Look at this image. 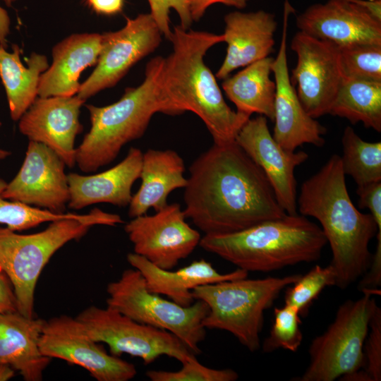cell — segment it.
Here are the masks:
<instances>
[{
    "mask_svg": "<svg viewBox=\"0 0 381 381\" xmlns=\"http://www.w3.org/2000/svg\"><path fill=\"white\" fill-rule=\"evenodd\" d=\"M186 218L205 234L240 231L286 213L262 170L236 141L213 145L189 167Z\"/></svg>",
    "mask_w": 381,
    "mask_h": 381,
    "instance_id": "obj_1",
    "label": "cell"
},
{
    "mask_svg": "<svg viewBox=\"0 0 381 381\" xmlns=\"http://www.w3.org/2000/svg\"><path fill=\"white\" fill-rule=\"evenodd\" d=\"M296 203L300 214L320 222L332 250L335 286L346 289L368 270L369 243L381 229L370 213L361 212L353 204L340 156L332 155L302 183Z\"/></svg>",
    "mask_w": 381,
    "mask_h": 381,
    "instance_id": "obj_2",
    "label": "cell"
},
{
    "mask_svg": "<svg viewBox=\"0 0 381 381\" xmlns=\"http://www.w3.org/2000/svg\"><path fill=\"white\" fill-rule=\"evenodd\" d=\"M224 40L223 34L175 26L170 40L173 51L164 59L159 79L163 95L178 114L186 111L195 114L217 144L235 141L250 118L227 105L215 76L204 61L207 52Z\"/></svg>",
    "mask_w": 381,
    "mask_h": 381,
    "instance_id": "obj_3",
    "label": "cell"
},
{
    "mask_svg": "<svg viewBox=\"0 0 381 381\" xmlns=\"http://www.w3.org/2000/svg\"><path fill=\"white\" fill-rule=\"evenodd\" d=\"M327 243L320 226L286 214L240 231L205 234L199 246L248 272H268L317 261Z\"/></svg>",
    "mask_w": 381,
    "mask_h": 381,
    "instance_id": "obj_4",
    "label": "cell"
},
{
    "mask_svg": "<svg viewBox=\"0 0 381 381\" xmlns=\"http://www.w3.org/2000/svg\"><path fill=\"white\" fill-rule=\"evenodd\" d=\"M164 59L160 56L151 59L143 83L127 87L117 102L104 107L85 106L91 127L75 154V163L82 171L94 172L113 162L126 143L144 135L155 114L179 115L160 88Z\"/></svg>",
    "mask_w": 381,
    "mask_h": 381,
    "instance_id": "obj_5",
    "label": "cell"
},
{
    "mask_svg": "<svg viewBox=\"0 0 381 381\" xmlns=\"http://www.w3.org/2000/svg\"><path fill=\"white\" fill-rule=\"evenodd\" d=\"M116 214L92 209L85 214L52 222L43 231L19 234L0 226V269L10 279L18 312L33 318L35 286L44 266L64 245L85 236L94 225L122 224Z\"/></svg>",
    "mask_w": 381,
    "mask_h": 381,
    "instance_id": "obj_6",
    "label": "cell"
},
{
    "mask_svg": "<svg viewBox=\"0 0 381 381\" xmlns=\"http://www.w3.org/2000/svg\"><path fill=\"white\" fill-rule=\"evenodd\" d=\"M301 274L263 279L246 278L200 286L192 291L195 300L209 308L202 323L206 329L225 330L251 352L260 347L264 313L281 291Z\"/></svg>",
    "mask_w": 381,
    "mask_h": 381,
    "instance_id": "obj_7",
    "label": "cell"
},
{
    "mask_svg": "<svg viewBox=\"0 0 381 381\" xmlns=\"http://www.w3.org/2000/svg\"><path fill=\"white\" fill-rule=\"evenodd\" d=\"M107 307L142 324L167 330L180 339L195 354L201 353L199 344L206 334L202 320L207 305L196 300L182 306L147 290L145 279L136 269L125 270L120 278L107 287Z\"/></svg>",
    "mask_w": 381,
    "mask_h": 381,
    "instance_id": "obj_8",
    "label": "cell"
},
{
    "mask_svg": "<svg viewBox=\"0 0 381 381\" xmlns=\"http://www.w3.org/2000/svg\"><path fill=\"white\" fill-rule=\"evenodd\" d=\"M373 295L363 293L338 308L334 321L309 346V364L293 380L334 381L364 368L363 345L375 306Z\"/></svg>",
    "mask_w": 381,
    "mask_h": 381,
    "instance_id": "obj_9",
    "label": "cell"
},
{
    "mask_svg": "<svg viewBox=\"0 0 381 381\" xmlns=\"http://www.w3.org/2000/svg\"><path fill=\"white\" fill-rule=\"evenodd\" d=\"M75 318L92 339L107 344L110 353L115 356L127 353L141 358L145 364L162 356L181 363L196 358L174 334L136 322L107 306H91Z\"/></svg>",
    "mask_w": 381,
    "mask_h": 381,
    "instance_id": "obj_10",
    "label": "cell"
},
{
    "mask_svg": "<svg viewBox=\"0 0 381 381\" xmlns=\"http://www.w3.org/2000/svg\"><path fill=\"white\" fill-rule=\"evenodd\" d=\"M162 35L150 13L127 18L121 29L102 34L96 67L80 84L77 95L86 100L116 85L131 67L159 47Z\"/></svg>",
    "mask_w": 381,
    "mask_h": 381,
    "instance_id": "obj_11",
    "label": "cell"
},
{
    "mask_svg": "<svg viewBox=\"0 0 381 381\" xmlns=\"http://www.w3.org/2000/svg\"><path fill=\"white\" fill-rule=\"evenodd\" d=\"M39 348L45 356L85 368L97 381H128L137 374L133 364L107 353L75 318L68 315L44 320Z\"/></svg>",
    "mask_w": 381,
    "mask_h": 381,
    "instance_id": "obj_12",
    "label": "cell"
},
{
    "mask_svg": "<svg viewBox=\"0 0 381 381\" xmlns=\"http://www.w3.org/2000/svg\"><path fill=\"white\" fill-rule=\"evenodd\" d=\"M291 49L297 63L290 79L303 107L313 119L329 114L343 78L339 47L298 31Z\"/></svg>",
    "mask_w": 381,
    "mask_h": 381,
    "instance_id": "obj_13",
    "label": "cell"
},
{
    "mask_svg": "<svg viewBox=\"0 0 381 381\" xmlns=\"http://www.w3.org/2000/svg\"><path fill=\"white\" fill-rule=\"evenodd\" d=\"M186 218L179 204H168L155 214L133 218L124 230L135 253L162 269L171 270L193 253L201 239Z\"/></svg>",
    "mask_w": 381,
    "mask_h": 381,
    "instance_id": "obj_14",
    "label": "cell"
},
{
    "mask_svg": "<svg viewBox=\"0 0 381 381\" xmlns=\"http://www.w3.org/2000/svg\"><path fill=\"white\" fill-rule=\"evenodd\" d=\"M63 159L47 145L30 140L23 163L2 192L5 199L64 213L69 188Z\"/></svg>",
    "mask_w": 381,
    "mask_h": 381,
    "instance_id": "obj_15",
    "label": "cell"
},
{
    "mask_svg": "<svg viewBox=\"0 0 381 381\" xmlns=\"http://www.w3.org/2000/svg\"><path fill=\"white\" fill-rule=\"evenodd\" d=\"M293 8L285 1L283 30L277 55L272 64L274 76V126L272 137L284 150L294 152L303 144L322 147L326 128L310 116L303 107L289 74L287 63L288 23Z\"/></svg>",
    "mask_w": 381,
    "mask_h": 381,
    "instance_id": "obj_16",
    "label": "cell"
},
{
    "mask_svg": "<svg viewBox=\"0 0 381 381\" xmlns=\"http://www.w3.org/2000/svg\"><path fill=\"white\" fill-rule=\"evenodd\" d=\"M235 141L262 170L285 212L298 214L294 171L308 159V155L282 147L273 138L267 119L262 115L250 118L238 132Z\"/></svg>",
    "mask_w": 381,
    "mask_h": 381,
    "instance_id": "obj_17",
    "label": "cell"
},
{
    "mask_svg": "<svg viewBox=\"0 0 381 381\" xmlns=\"http://www.w3.org/2000/svg\"><path fill=\"white\" fill-rule=\"evenodd\" d=\"M300 31L339 49L381 45V21L346 0H328L307 8L296 18Z\"/></svg>",
    "mask_w": 381,
    "mask_h": 381,
    "instance_id": "obj_18",
    "label": "cell"
},
{
    "mask_svg": "<svg viewBox=\"0 0 381 381\" xmlns=\"http://www.w3.org/2000/svg\"><path fill=\"white\" fill-rule=\"evenodd\" d=\"M85 102L76 95L37 97L19 119V131L30 140L51 148L72 168L75 164V140L83 131L80 109Z\"/></svg>",
    "mask_w": 381,
    "mask_h": 381,
    "instance_id": "obj_19",
    "label": "cell"
},
{
    "mask_svg": "<svg viewBox=\"0 0 381 381\" xmlns=\"http://www.w3.org/2000/svg\"><path fill=\"white\" fill-rule=\"evenodd\" d=\"M223 33L227 44L226 54L216 73L224 79L234 70L269 56L274 45L277 28L274 16L260 10L255 12L235 11L224 16Z\"/></svg>",
    "mask_w": 381,
    "mask_h": 381,
    "instance_id": "obj_20",
    "label": "cell"
},
{
    "mask_svg": "<svg viewBox=\"0 0 381 381\" xmlns=\"http://www.w3.org/2000/svg\"><path fill=\"white\" fill-rule=\"evenodd\" d=\"M143 155L140 149L131 147L121 162L104 171L87 176L68 174V207L81 210L102 202L128 206L132 186L140 176Z\"/></svg>",
    "mask_w": 381,
    "mask_h": 381,
    "instance_id": "obj_21",
    "label": "cell"
},
{
    "mask_svg": "<svg viewBox=\"0 0 381 381\" xmlns=\"http://www.w3.org/2000/svg\"><path fill=\"white\" fill-rule=\"evenodd\" d=\"M127 261L143 275L150 292L165 295L182 306L195 302L192 291L200 286L246 278L248 272L237 270L222 274L204 259L195 260L178 270H164L135 253L127 255Z\"/></svg>",
    "mask_w": 381,
    "mask_h": 381,
    "instance_id": "obj_22",
    "label": "cell"
},
{
    "mask_svg": "<svg viewBox=\"0 0 381 381\" xmlns=\"http://www.w3.org/2000/svg\"><path fill=\"white\" fill-rule=\"evenodd\" d=\"M102 48V34H73L52 49V63L41 74L38 96H73L78 92L80 73L96 65Z\"/></svg>",
    "mask_w": 381,
    "mask_h": 381,
    "instance_id": "obj_23",
    "label": "cell"
},
{
    "mask_svg": "<svg viewBox=\"0 0 381 381\" xmlns=\"http://www.w3.org/2000/svg\"><path fill=\"white\" fill-rule=\"evenodd\" d=\"M44 323L18 311L0 313V364L18 371L25 381L42 380L51 361L39 348Z\"/></svg>",
    "mask_w": 381,
    "mask_h": 381,
    "instance_id": "obj_24",
    "label": "cell"
},
{
    "mask_svg": "<svg viewBox=\"0 0 381 381\" xmlns=\"http://www.w3.org/2000/svg\"><path fill=\"white\" fill-rule=\"evenodd\" d=\"M185 164L181 157L173 150H147L143 155L138 190L132 195L128 205L131 218L145 214L153 208L157 212L167 203L170 193L185 188Z\"/></svg>",
    "mask_w": 381,
    "mask_h": 381,
    "instance_id": "obj_25",
    "label": "cell"
},
{
    "mask_svg": "<svg viewBox=\"0 0 381 381\" xmlns=\"http://www.w3.org/2000/svg\"><path fill=\"white\" fill-rule=\"evenodd\" d=\"M21 48L12 44L8 52L0 46V78L6 90L11 117L18 121L38 96L40 75L49 67L47 57L33 52L25 66Z\"/></svg>",
    "mask_w": 381,
    "mask_h": 381,
    "instance_id": "obj_26",
    "label": "cell"
},
{
    "mask_svg": "<svg viewBox=\"0 0 381 381\" xmlns=\"http://www.w3.org/2000/svg\"><path fill=\"white\" fill-rule=\"evenodd\" d=\"M273 58L258 60L224 78L222 86L237 111L251 116H265L272 121L274 116L275 83L270 79Z\"/></svg>",
    "mask_w": 381,
    "mask_h": 381,
    "instance_id": "obj_27",
    "label": "cell"
},
{
    "mask_svg": "<svg viewBox=\"0 0 381 381\" xmlns=\"http://www.w3.org/2000/svg\"><path fill=\"white\" fill-rule=\"evenodd\" d=\"M329 114L381 131V82L342 78Z\"/></svg>",
    "mask_w": 381,
    "mask_h": 381,
    "instance_id": "obj_28",
    "label": "cell"
},
{
    "mask_svg": "<svg viewBox=\"0 0 381 381\" xmlns=\"http://www.w3.org/2000/svg\"><path fill=\"white\" fill-rule=\"evenodd\" d=\"M341 158L345 175L352 177L357 185L381 181V142H366L350 127L344 130Z\"/></svg>",
    "mask_w": 381,
    "mask_h": 381,
    "instance_id": "obj_29",
    "label": "cell"
},
{
    "mask_svg": "<svg viewBox=\"0 0 381 381\" xmlns=\"http://www.w3.org/2000/svg\"><path fill=\"white\" fill-rule=\"evenodd\" d=\"M336 278L335 270L330 264L326 267L317 265L285 288L284 302L296 307L301 317H304L322 291L335 285Z\"/></svg>",
    "mask_w": 381,
    "mask_h": 381,
    "instance_id": "obj_30",
    "label": "cell"
},
{
    "mask_svg": "<svg viewBox=\"0 0 381 381\" xmlns=\"http://www.w3.org/2000/svg\"><path fill=\"white\" fill-rule=\"evenodd\" d=\"M339 50L342 78L381 82V45L361 44Z\"/></svg>",
    "mask_w": 381,
    "mask_h": 381,
    "instance_id": "obj_31",
    "label": "cell"
},
{
    "mask_svg": "<svg viewBox=\"0 0 381 381\" xmlns=\"http://www.w3.org/2000/svg\"><path fill=\"white\" fill-rule=\"evenodd\" d=\"M7 183L0 177V224L9 229L19 231L34 228L44 222L73 217L78 214L54 213L48 210L34 207L17 201L9 200L2 197V192Z\"/></svg>",
    "mask_w": 381,
    "mask_h": 381,
    "instance_id": "obj_32",
    "label": "cell"
},
{
    "mask_svg": "<svg viewBox=\"0 0 381 381\" xmlns=\"http://www.w3.org/2000/svg\"><path fill=\"white\" fill-rule=\"evenodd\" d=\"M301 315L298 309L285 303L274 308V322L269 336L262 343V351L270 353L279 349L296 351L303 341Z\"/></svg>",
    "mask_w": 381,
    "mask_h": 381,
    "instance_id": "obj_33",
    "label": "cell"
},
{
    "mask_svg": "<svg viewBox=\"0 0 381 381\" xmlns=\"http://www.w3.org/2000/svg\"><path fill=\"white\" fill-rule=\"evenodd\" d=\"M145 375L152 381H235L238 378L232 369L210 368L196 358L183 363L179 370H147Z\"/></svg>",
    "mask_w": 381,
    "mask_h": 381,
    "instance_id": "obj_34",
    "label": "cell"
},
{
    "mask_svg": "<svg viewBox=\"0 0 381 381\" xmlns=\"http://www.w3.org/2000/svg\"><path fill=\"white\" fill-rule=\"evenodd\" d=\"M363 370L372 381L381 380V308L375 305L363 345Z\"/></svg>",
    "mask_w": 381,
    "mask_h": 381,
    "instance_id": "obj_35",
    "label": "cell"
},
{
    "mask_svg": "<svg viewBox=\"0 0 381 381\" xmlns=\"http://www.w3.org/2000/svg\"><path fill=\"white\" fill-rule=\"evenodd\" d=\"M150 14L152 17L162 35L170 41L172 31L170 28L169 13L174 9L180 18V26L188 30L193 23L188 0H147Z\"/></svg>",
    "mask_w": 381,
    "mask_h": 381,
    "instance_id": "obj_36",
    "label": "cell"
},
{
    "mask_svg": "<svg viewBox=\"0 0 381 381\" xmlns=\"http://www.w3.org/2000/svg\"><path fill=\"white\" fill-rule=\"evenodd\" d=\"M375 236L377 245L375 253L372 255L370 265L358 285L363 294L372 295L380 294L378 288L381 286V231H378Z\"/></svg>",
    "mask_w": 381,
    "mask_h": 381,
    "instance_id": "obj_37",
    "label": "cell"
},
{
    "mask_svg": "<svg viewBox=\"0 0 381 381\" xmlns=\"http://www.w3.org/2000/svg\"><path fill=\"white\" fill-rule=\"evenodd\" d=\"M356 193L360 208H368L381 229V181L357 187Z\"/></svg>",
    "mask_w": 381,
    "mask_h": 381,
    "instance_id": "obj_38",
    "label": "cell"
},
{
    "mask_svg": "<svg viewBox=\"0 0 381 381\" xmlns=\"http://www.w3.org/2000/svg\"><path fill=\"white\" fill-rule=\"evenodd\" d=\"M188 3L193 21L199 20L206 10L214 4H222L238 9L246 6V0H188Z\"/></svg>",
    "mask_w": 381,
    "mask_h": 381,
    "instance_id": "obj_39",
    "label": "cell"
},
{
    "mask_svg": "<svg viewBox=\"0 0 381 381\" xmlns=\"http://www.w3.org/2000/svg\"><path fill=\"white\" fill-rule=\"evenodd\" d=\"M18 311L17 301L12 284L0 269V313Z\"/></svg>",
    "mask_w": 381,
    "mask_h": 381,
    "instance_id": "obj_40",
    "label": "cell"
},
{
    "mask_svg": "<svg viewBox=\"0 0 381 381\" xmlns=\"http://www.w3.org/2000/svg\"><path fill=\"white\" fill-rule=\"evenodd\" d=\"M89 6L97 13L111 16L120 13L124 0H86Z\"/></svg>",
    "mask_w": 381,
    "mask_h": 381,
    "instance_id": "obj_41",
    "label": "cell"
},
{
    "mask_svg": "<svg viewBox=\"0 0 381 381\" xmlns=\"http://www.w3.org/2000/svg\"><path fill=\"white\" fill-rule=\"evenodd\" d=\"M368 11L381 21V0H346Z\"/></svg>",
    "mask_w": 381,
    "mask_h": 381,
    "instance_id": "obj_42",
    "label": "cell"
},
{
    "mask_svg": "<svg viewBox=\"0 0 381 381\" xmlns=\"http://www.w3.org/2000/svg\"><path fill=\"white\" fill-rule=\"evenodd\" d=\"M10 32V18L7 11L0 6V46L6 48V37Z\"/></svg>",
    "mask_w": 381,
    "mask_h": 381,
    "instance_id": "obj_43",
    "label": "cell"
},
{
    "mask_svg": "<svg viewBox=\"0 0 381 381\" xmlns=\"http://www.w3.org/2000/svg\"><path fill=\"white\" fill-rule=\"evenodd\" d=\"M15 375V370L11 366L0 364V381H6Z\"/></svg>",
    "mask_w": 381,
    "mask_h": 381,
    "instance_id": "obj_44",
    "label": "cell"
},
{
    "mask_svg": "<svg viewBox=\"0 0 381 381\" xmlns=\"http://www.w3.org/2000/svg\"><path fill=\"white\" fill-rule=\"evenodd\" d=\"M1 126V122L0 121V126ZM10 152L2 150L0 148V159H4L10 155Z\"/></svg>",
    "mask_w": 381,
    "mask_h": 381,
    "instance_id": "obj_45",
    "label": "cell"
},
{
    "mask_svg": "<svg viewBox=\"0 0 381 381\" xmlns=\"http://www.w3.org/2000/svg\"><path fill=\"white\" fill-rule=\"evenodd\" d=\"M5 4L10 6L16 0H4Z\"/></svg>",
    "mask_w": 381,
    "mask_h": 381,
    "instance_id": "obj_46",
    "label": "cell"
},
{
    "mask_svg": "<svg viewBox=\"0 0 381 381\" xmlns=\"http://www.w3.org/2000/svg\"><path fill=\"white\" fill-rule=\"evenodd\" d=\"M246 1H247V0H246Z\"/></svg>",
    "mask_w": 381,
    "mask_h": 381,
    "instance_id": "obj_47",
    "label": "cell"
}]
</instances>
